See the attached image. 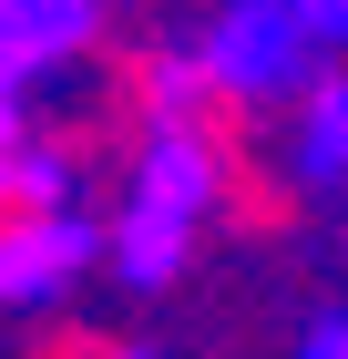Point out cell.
<instances>
[{
    "label": "cell",
    "mask_w": 348,
    "mask_h": 359,
    "mask_svg": "<svg viewBox=\"0 0 348 359\" xmlns=\"http://www.w3.org/2000/svg\"><path fill=\"white\" fill-rule=\"evenodd\" d=\"M307 41H318V31L297 21L287 0H246V11H225V21H215L205 52L225 62L256 103H267V93H297V83H307Z\"/></svg>",
    "instance_id": "obj_1"
},
{
    "label": "cell",
    "mask_w": 348,
    "mask_h": 359,
    "mask_svg": "<svg viewBox=\"0 0 348 359\" xmlns=\"http://www.w3.org/2000/svg\"><path fill=\"white\" fill-rule=\"evenodd\" d=\"M195 226L205 216H174V205H154V195H123L103 247H113V267L134 277V287H174V267L195 257Z\"/></svg>",
    "instance_id": "obj_2"
},
{
    "label": "cell",
    "mask_w": 348,
    "mask_h": 359,
    "mask_svg": "<svg viewBox=\"0 0 348 359\" xmlns=\"http://www.w3.org/2000/svg\"><path fill=\"white\" fill-rule=\"evenodd\" d=\"M215 226H225V236H246V247H267V236H287V226H297V175L267 165V144H256V154H236V165L215 175Z\"/></svg>",
    "instance_id": "obj_3"
},
{
    "label": "cell",
    "mask_w": 348,
    "mask_h": 359,
    "mask_svg": "<svg viewBox=\"0 0 348 359\" xmlns=\"http://www.w3.org/2000/svg\"><path fill=\"white\" fill-rule=\"evenodd\" d=\"M103 247L82 216H52V226H31V236H11L0 247V308H21V298H52V287H72L82 257Z\"/></svg>",
    "instance_id": "obj_4"
},
{
    "label": "cell",
    "mask_w": 348,
    "mask_h": 359,
    "mask_svg": "<svg viewBox=\"0 0 348 359\" xmlns=\"http://www.w3.org/2000/svg\"><path fill=\"white\" fill-rule=\"evenodd\" d=\"M21 359H144L123 329H92V318H41L21 339Z\"/></svg>",
    "instance_id": "obj_5"
},
{
    "label": "cell",
    "mask_w": 348,
    "mask_h": 359,
    "mask_svg": "<svg viewBox=\"0 0 348 359\" xmlns=\"http://www.w3.org/2000/svg\"><path fill=\"white\" fill-rule=\"evenodd\" d=\"M287 11L318 31V41H338V31H348V0H287Z\"/></svg>",
    "instance_id": "obj_6"
},
{
    "label": "cell",
    "mask_w": 348,
    "mask_h": 359,
    "mask_svg": "<svg viewBox=\"0 0 348 359\" xmlns=\"http://www.w3.org/2000/svg\"><path fill=\"white\" fill-rule=\"evenodd\" d=\"M307 359H348V329H318V339H307Z\"/></svg>",
    "instance_id": "obj_7"
}]
</instances>
